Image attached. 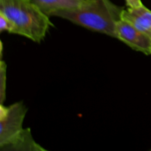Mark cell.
Masks as SVG:
<instances>
[{"label": "cell", "mask_w": 151, "mask_h": 151, "mask_svg": "<svg viewBox=\"0 0 151 151\" xmlns=\"http://www.w3.org/2000/svg\"><path fill=\"white\" fill-rule=\"evenodd\" d=\"M122 19L131 23L151 38V11L145 5L138 8L124 9Z\"/></svg>", "instance_id": "8992f818"}, {"label": "cell", "mask_w": 151, "mask_h": 151, "mask_svg": "<svg viewBox=\"0 0 151 151\" xmlns=\"http://www.w3.org/2000/svg\"><path fill=\"white\" fill-rule=\"evenodd\" d=\"M42 12L48 16L59 10L76 8L88 1V0H32Z\"/></svg>", "instance_id": "52a82bcc"}, {"label": "cell", "mask_w": 151, "mask_h": 151, "mask_svg": "<svg viewBox=\"0 0 151 151\" xmlns=\"http://www.w3.org/2000/svg\"><path fill=\"white\" fill-rule=\"evenodd\" d=\"M0 13L13 24L11 34L22 35L34 42H41L49 29L54 27L50 16L32 0H0Z\"/></svg>", "instance_id": "7a4b0ae2"}, {"label": "cell", "mask_w": 151, "mask_h": 151, "mask_svg": "<svg viewBox=\"0 0 151 151\" xmlns=\"http://www.w3.org/2000/svg\"><path fill=\"white\" fill-rule=\"evenodd\" d=\"M125 2L128 8H138L144 5L141 0H125Z\"/></svg>", "instance_id": "30bf717a"}, {"label": "cell", "mask_w": 151, "mask_h": 151, "mask_svg": "<svg viewBox=\"0 0 151 151\" xmlns=\"http://www.w3.org/2000/svg\"><path fill=\"white\" fill-rule=\"evenodd\" d=\"M0 47H1V49H0V53H1V55H0V57H1V60H2V53H3V43L2 41H1V42H0Z\"/></svg>", "instance_id": "8fae6325"}, {"label": "cell", "mask_w": 151, "mask_h": 151, "mask_svg": "<svg viewBox=\"0 0 151 151\" xmlns=\"http://www.w3.org/2000/svg\"><path fill=\"white\" fill-rule=\"evenodd\" d=\"M7 64L4 60L0 62V104H4L6 98Z\"/></svg>", "instance_id": "ba28073f"}, {"label": "cell", "mask_w": 151, "mask_h": 151, "mask_svg": "<svg viewBox=\"0 0 151 151\" xmlns=\"http://www.w3.org/2000/svg\"><path fill=\"white\" fill-rule=\"evenodd\" d=\"M88 1H92V0H88Z\"/></svg>", "instance_id": "7c38bea8"}, {"label": "cell", "mask_w": 151, "mask_h": 151, "mask_svg": "<svg viewBox=\"0 0 151 151\" xmlns=\"http://www.w3.org/2000/svg\"><path fill=\"white\" fill-rule=\"evenodd\" d=\"M1 151H47L35 142L30 128H23L9 141L0 145Z\"/></svg>", "instance_id": "5b68a950"}, {"label": "cell", "mask_w": 151, "mask_h": 151, "mask_svg": "<svg viewBox=\"0 0 151 151\" xmlns=\"http://www.w3.org/2000/svg\"><path fill=\"white\" fill-rule=\"evenodd\" d=\"M27 108L23 101L10 106L0 104V145L4 144L23 129Z\"/></svg>", "instance_id": "3957f363"}, {"label": "cell", "mask_w": 151, "mask_h": 151, "mask_svg": "<svg viewBox=\"0 0 151 151\" xmlns=\"http://www.w3.org/2000/svg\"><path fill=\"white\" fill-rule=\"evenodd\" d=\"M115 38L135 51L151 55V38L124 19H120L116 24Z\"/></svg>", "instance_id": "277c9868"}, {"label": "cell", "mask_w": 151, "mask_h": 151, "mask_svg": "<svg viewBox=\"0 0 151 151\" xmlns=\"http://www.w3.org/2000/svg\"><path fill=\"white\" fill-rule=\"evenodd\" d=\"M124 9L111 0H92L79 7L59 10L52 16L66 19L86 29L115 38L116 24L122 19Z\"/></svg>", "instance_id": "6da1fadb"}, {"label": "cell", "mask_w": 151, "mask_h": 151, "mask_svg": "<svg viewBox=\"0 0 151 151\" xmlns=\"http://www.w3.org/2000/svg\"><path fill=\"white\" fill-rule=\"evenodd\" d=\"M13 29V24L11 21L4 16V14L0 13V32L7 31L9 33H11Z\"/></svg>", "instance_id": "9c48e42d"}]
</instances>
